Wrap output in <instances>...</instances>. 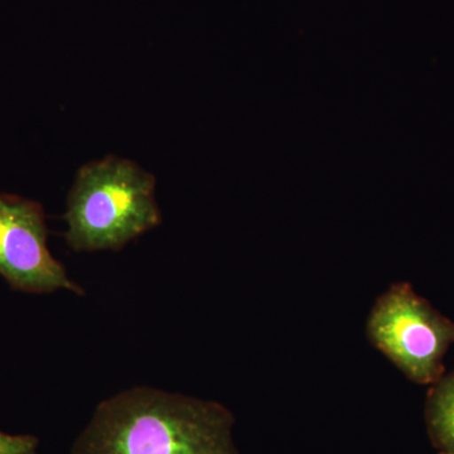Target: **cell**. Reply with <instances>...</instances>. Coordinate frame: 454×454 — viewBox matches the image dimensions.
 Instances as JSON below:
<instances>
[{
    "mask_svg": "<svg viewBox=\"0 0 454 454\" xmlns=\"http://www.w3.org/2000/svg\"><path fill=\"white\" fill-rule=\"evenodd\" d=\"M73 454H239L234 415L211 400L131 387L98 405Z\"/></svg>",
    "mask_w": 454,
    "mask_h": 454,
    "instance_id": "6da1fadb",
    "label": "cell"
},
{
    "mask_svg": "<svg viewBox=\"0 0 454 454\" xmlns=\"http://www.w3.org/2000/svg\"><path fill=\"white\" fill-rule=\"evenodd\" d=\"M155 186L153 173L127 158L83 164L67 197L66 243L76 253L116 252L160 226Z\"/></svg>",
    "mask_w": 454,
    "mask_h": 454,
    "instance_id": "7a4b0ae2",
    "label": "cell"
},
{
    "mask_svg": "<svg viewBox=\"0 0 454 454\" xmlns=\"http://www.w3.org/2000/svg\"><path fill=\"white\" fill-rule=\"evenodd\" d=\"M367 334L379 351L417 384H435L454 343V324L408 283L394 284L373 304Z\"/></svg>",
    "mask_w": 454,
    "mask_h": 454,
    "instance_id": "3957f363",
    "label": "cell"
},
{
    "mask_svg": "<svg viewBox=\"0 0 454 454\" xmlns=\"http://www.w3.org/2000/svg\"><path fill=\"white\" fill-rule=\"evenodd\" d=\"M0 277L17 292L83 294L51 253L41 203L8 193H0Z\"/></svg>",
    "mask_w": 454,
    "mask_h": 454,
    "instance_id": "277c9868",
    "label": "cell"
},
{
    "mask_svg": "<svg viewBox=\"0 0 454 454\" xmlns=\"http://www.w3.org/2000/svg\"><path fill=\"white\" fill-rule=\"evenodd\" d=\"M430 437L443 452L454 454V372L433 384L427 400Z\"/></svg>",
    "mask_w": 454,
    "mask_h": 454,
    "instance_id": "5b68a950",
    "label": "cell"
},
{
    "mask_svg": "<svg viewBox=\"0 0 454 454\" xmlns=\"http://www.w3.org/2000/svg\"><path fill=\"white\" fill-rule=\"evenodd\" d=\"M38 439L29 434H8L0 430V454H37Z\"/></svg>",
    "mask_w": 454,
    "mask_h": 454,
    "instance_id": "8992f818",
    "label": "cell"
},
{
    "mask_svg": "<svg viewBox=\"0 0 454 454\" xmlns=\"http://www.w3.org/2000/svg\"><path fill=\"white\" fill-rule=\"evenodd\" d=\"M442 454H450V453L443 452V453H442Z\"/></svg>",
    "mask_w": 454,
    "mask_h": 454,
    "instance_id": "52a82bcc",
    "label": "cell"
}]
</instances>
